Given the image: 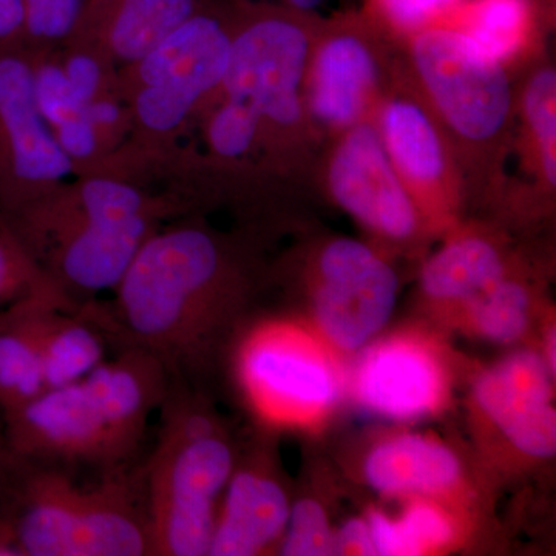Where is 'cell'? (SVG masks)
I'll list each match as a JSON object with an SVG mask.
<instances>
[{
    "instance_id": "cell-1",
    "label": "cell",
    "mask_w": 556,
    "mask_h": 556,
    "mask_svg": "<svg viewBox=\"0 0 556 556\" xmlns=\"http://www.w3.org/2000/svg\"><path fill=\"white\" fill-rule=\"evenodd\" d=\"M252 262L190 212L161 226L109 300L84 309L110 339L113 353L144 351L174 382L200 388L219 340L254 287Z\"/></svg>"
},
{
    "instance_id": "cell-2",
    "label": "cell",
    "mask_w": 556,
    "mask_h": 556,
    "mask_svg": "<svg viewBox=\"0 0 556 556\" xmlns=\"http://www.w3.org/2000/svg\"><path fill=\"white\" fill-rule=\"evenodd\" d=\"M190 212L169 190L79 174L3 219L54 291L79 308L112 292L146 241Z\"/></svg>"
},
{
    "instance_id": "cell-3",
    "label": "cell",
    "mask_w": 556,
    "mask_h": 556,
    "mask_svg": "<svg viewBox=\"0 0 556 556\" xmlns=\"http://www.w3.org/2000/svg\"><path fill=\"white\" fill-rule=\"evenodd\" d=\"M166 390L156 362L138 351H119L87 378L49 388L3 416V447L75 471L105 475L135 466Z\"/></svg>"
},
{
    "instance_id": "cell-4",
    "label": "cell",
    "mask_w": 556,
    "mask_h": 556,
    "mask_svg": "<svg viewBox=\"0 0 556 556\" xmlns=\"http://www.w3.org/2000/svg\"><path fill=\"white\" fill-rule=\"evenodd\" d=\"M78 471L0 453L9 519L25 556H152L141 463L80 484Z\"/></svg>"
},
{
    "instance_id": "cell-5",
    "label": "cell",
    "mask_w": 556,
    "mask_h": 556,
    "mask_svg": "<svg viewBox=\"0 0 556 556\" xmlns=\"http://www.w3.org/2000/svg\"><path fill=\"white\" fill-rule=\"evenodd\" d=\"M233 20L236 0H208L144 56L118 68L129 137L100 172L126 177L181 142L225 79Z\"/></svg>"
},
{
    "instance_id": "cell-6",
    "label": "cell",
    "mask_w": 556,
    "mask_h": 556,
    "mask_svg": "<svg viewBox=\"0 0 556 556\" xmlns=\"http://www.w3.org/2000/svg\"><path fill=\"white\" fill-rule=\"evenodd\" d=\"M141 463L152 556H206L237 455L200 388L170 380Z\"/></svg>"
},
{
    "instance_id": "cell-7",
    "label": "cell",
    "mask_w": 556,
    "mask_h": 556,
    "mask_svg": "<svg viewBox=\"0 0 556 556\" xmlns=\"http://www.w3.org/2000/svg\"><path fill=\"white\" fill-rule=\"evenodd\" d=\"M321 21L281 3L237 0L229 64L218 93L243 101L258 119L266 170L298 179L318 137L306 113V67Z\"/></svg>"
},
{
    "instance_id": "cell-8",
    "label": "cell",
    "mask_w": 556,
    "mask_h": 556,
    "mask_svg": "<svg viewBox=\"0 0 556 556\" xmlns=\"http://www.w3.org/2000/svg\"><path fill=\"white\" fill-rule=\"evenodd\" d=\"M399 47L408 78L452 142L467 190L503 179L517 121L510 68L453 25L428 28Z\"/></svg>"
},
{
    "instance_id": "cell-9",
    "label": "cell",
    "mask_w": 556,
    "mask_h": 556,
    "mask_svg": "<svg viewBox=\"0 0 556 556\" xmlns=\"http://www.w3.org/2000/svg\"><path fill=\"white\" fill-rule=\"evenodd\" d=\"M365 14L321 22L306 67V113L318 138L371 121L401 70V50Z\"/></svg>"
},
{
    "instance_id": "cell-10",
    "label": "cell",
    "mask_w": 556,
    "mask_h": 556,
    "mask_svg": "<svg viewBox=\"0 0 556 556\" xmlns=\"http://www.w3.org/2000/svg\"><path fill=\"white\" fill-rule=\"evenodd\" d=\"M371 121L420 214H452L467 192L466 178L447 134L408 78L404 62Z\"/></svg>"
},
{
    "instance_id": "cell-11",
    "label": "cell",
    "mask_w": 556,
    "mask_h": 556,
    "mask_svg": "<svg viewBox=\"0 0 556 556\" xmlns=\"http://www.w3.org/2000/svg\"><path fill=\"white\" fill-rule=\"evenodd\" d=\"M76 175L36 100L27 51L0 50V217Z\"/></svg>"
},
{
    "instance_id": "cell-12",
    "label": "cell",
    "mask_w": 556,
    "mask_h": 556,
    "mask_svg": "<svg viewBox=\"0 0 556 556\" xmlns=\"http://www.w3.org/2000/svg\"><path fill=\"white\" fill-rule=\"evenodd\" d=\"M329 139L320 177L331 200L380 239H415L424 215L388 159L372 121Z\"/></svg>"
},
{
    "instance_id": "cell-13",
    "label": "cell",
    "mask_w": 556,
    "mask_h": 556,
    "mask_svg": "<svg viewBox=\"0 0 556 556\" xmlns=\"http://www.w3.org/2000/svg\"><path fill=\"white\" fill-rule=\"evenodd\" d=\"M314 313L324 334L345 351L361 350L386 327L399 294V277L379 252L353 239H336L317 258Z\"/></svg>"
},
{
    "instance_id": "cell-14",
    "label": "cell",
    "mask_w": 556,
    "mask_h": 556,
    "mask_svg": "<svg viewBox=\"0 0 556 556\" xmlns=\"http://www.w3.org/2000/svg\"><path fill=\"white\" fill-rule=\"evenodd\" d=\"M546 362L521 351L486 369L475 382L479 408L526 455L555 456L556 413Z\"/></svg>"
},
{
    "instance_id": "cell-15",
    "label": "cell",
    "mask_w": 556,
    "mask_h": 556,
    "mask_svg": "<svg viewBox=\"0 0 556 556\" xmlns=\"http://www.w3.org/2000/svg\"><path fill=\"white\" fill-rule=\"evenodd\" d=\"M291 503L287 490L265 467H233L219 501L211 556H254L280 543Z\"/></svg>"
},
{
    "instance_id": "cell-16",
    "label": "cell",
    "mask_w": 556,
    "mask_h": 556,
    "mask_svg": "<svg viewBox=\"0 0 556 556\" xmlns=\"http://www.w3.org/2000/svg\"><path fill=\"white\" fill-rule=\"evenodd\" d=\"M208 0H84L72 42L101 51L116 67L144 56Z\"/></svg>"
},
{
    "instance_id": "cell-17",
    "label": "cell",
    "mask_w": 556,
    "mask_h": 556,
    "mask_svg": "<svg viewBox=\"0 0 556 556\" xmlns=\"http://www.w3.org/2000/svg\"><path fill=\"white\" fill-rule=\"evenodd\" d=\"M357 394L365 407L388 419H417L433 412L441 401V369L415 343H383L362 361Z\"/></svg>"
},
{
    "instance_id": "cell-18",
    "label": "cell",
    "mask_w": 556,
    "mask_h": 556,
    "mask_svg": "<svg viewBox=\"0 0 556 556\" xmlns=\"http://www.w3.org/2000/svg\"><path fill=\"white\" fill-rule=\"evenodd\" d=\"M455 453L433 439L404 434L380 442L365 460V479L380 495H431L460 478Z\"/></svg>"
},
{
    "instance_id": "cell-19",
    "label": "cell",
    "mask_w": 556,
    "mask_h": 556,
    "mask_svg": "<svg viewBox=\"0 0 556 556\" xmlns=\"http://www.w3.org/2000/svg\"><path fill=\"white\" fill-rule=\"evenodd\" d=\"M38 331L47 390L87 378L113 353L104 329L83 306L67 309L46 300L38 313Z\"/></svg>"
},
{
    "instance_id": "cell-20",
    "label": "cell",
    "mask_w": 556,
    "mask_h": 556,
    "mask_svg": "<svg viewBox=\"0 0 556 556\" xmlns=\"http://www.w3.org/2000/svg\"><path fill=\"white\" fill-rule=\"evenodd\" d=\"M249 382L294 407L328 408L339 397L334 371L321 358L287 343H260L247 357Z\"/></svg>"
},
{
    "instance_id": "cell-21",
    "label": "cell",
    "mask_w": 556,
    "mask_h": 556,
    "mask_svg": "<svg viewBox=\"0 0 556 556\" xmlns=\"http://www.w3.org/2000/svg\"><path fill=\"white\" fill-rule=\"evenodd\" d=\"M27 51V50H25ZM36 100L76 175L91 174L102 161L100 142L91 127L87 105L70 86L56 51L30 53Z\"/></svg>"
},
{
    "instance_id": "cell-22",
    "label": "cell",
    "mask_w": 556,
    "mask_h": 556,
    "mask_svg": "<svg viewBox=\"0 0 556 556\" xmlns=\"http://www.w3.org/2000/svg\"><path fill=\"white\" fill-rule=\"evenodd\" d=\"M49 295H30L0 311V415L9 416L47 390L38 313ZM61 306L62 303H60ZM65 308V306H64ZM68 309V308H67Z\"/></svg>"
},
{
    "instance_id": "cell-23",
    "label": "cell",
    "mask_w": 556,
    "mask_h": 556,
    "mask_svg": "<svg viewBox=\"0 0 556 556\" xmlns=\"http://www.w3.org/2000/svg\"><path fill=\"white\" fill-rule=\"evenodd\" d=\"M506 276V263L492 240L477 233L457 236L424 263L420 287L441 302L471 300Z\"/></svg>"
},
{
    "instance_id": "cell-24",
    "label": "cell",
    "mask_w": 556,
    "mask_h": 556,
    "mask_svg": "<svg viewBox=\"0 0 556 556\" xmlns=\"http://www.w3.org/2000/svg\"><path fill=\"white\" fill-rule=\"evenodd\" d=\"M450 25L510 70L535 50L538 17L532 0H466Z\"/></svg>"
},
{
    "instance_id": "cell-25",
    "label": "cell",
    "mask_w": 556,
    "mask_h": 556,
    "mask_svg": "<svg viewBox=\"0 0 556 556\" xmlns=\"http://www.w3.org/2000/svg\"><path fill=\"white\" fill-rule=\"evenodd\" d=\"M526 169L547 192L556 188V72L538 62L517 89Z\"/></svg>"
},
{
    "instance_id": "cell-26",
    "label": "cell",
    "mask_w": 556,
    "mask_h": 556,
    "mask_svg": "<svg viewBox=\"0 0 556 556\" xmlns=\"http://www.w3.org/2000/svg\"><path fill=\"white\" fill-rule=\"evenodd\" d=\"M367 522L379 556L424 555L445 546L453 538L447 517L427 504L409 507L401 519L375 510Z\"/></svg>"
},
{
    "instance_id": "cell-27",
    "label": "cell",
    "mask_w": 556,
    "mask_h": 556,
    "mask_svg": "<svg viewBox=\"0 0 556 556\" xmlns=\"http://www.w3.org/2000/svg\"><path fill=\"white\" fill-rule=\"evenodd\" d=\"M529 305L525 285L506 276L468 300L473 327L482 338L497 343L521 338L529 321Z\"/></svg>"
},
{
    "instance_id": "cell-28",
    "label": "cell",
    "mask_w": 556,
    "mask_h": 556,
    "mask_svg": "<svg viewBox=\"0 0 556 556\" xmlns=\"http://www.w3.org/2000/svg\"><path fill=\"white\" fill-rule=\"evenodd\" d=\"M466 0H367L365 16L401 43L417 33L455 22Z\"/></svg>"
},
{
    "instance_id": "cell-29",
    "label": "cell",
    "mask_w": 556,
    "mask_h": 556,
    "mask_svg": "<svg viewBox=\"0 0 556 556\" xmlns=\"http://www.w3.org/2000/svg\"><path fill=\"white\" fill-rule=\"evenodd\" d=\"M84 0H22L24 50H60L75 39Z\"/></svg>"
},
{
    "instance_id": "cell-30",
    "label": "cell",
    "mask_w": 556,
    "mask_h": 556,
    "mask_svg": "<svg viewBox=\"0 0 556 556\" xmlns=\"http://www.w3.org/2000/svg\"><path fill=\"white\" fill-rule=\"evenodd\" d=\"M38 294L49 295L61 302L65 308L75 309L39 273L20 241L11 232L5 219L0 217V308H5L17 300Z\"/></svg>"
},
{
    "instance_id": "cell-31",
    "label": "cell",
    "mask_w": 556,
    "mask_h": 556,
    "mask_svg": "<svg viewBox=\"0 0 556 556\" xmlns=\"http://www.w3.org/2000/svg\"><path fill=\"white\" fill-rule=\"evenodd\" d=\"M278 551L285 556L336 554V536L329 527L327 511L317 501L306 497L292 504Z\"/></svg>"
},
{
    "instance_id": "cell-32",
    "label": "cell",
    "mask_w": 556,
    "mask_h": 556,
    "mask_svg": "<svg viewBox=\"0 0 556 556\" xmlns=\"http://www.w3.org/2000/svg\"><path fill=\"white\" fill-rule=\"evenodd\" d=\"M336 554L376 556L375 543L365 519H350L336 536Z\"/></svg>"
},
{
    "instance_id": "cell-33",
    "label": "cell",
    "mask_w": 556,
    "mask_h": 556,
    "mask_svg": "<svg viewBox=\"0 0 556 556\" xmlns=\"http://www.w3.org/2000/svg\"><path fill=\"white\" fill-rule=\"evenodd\" d=\"M24 50L22 0H0V50Z\"/></svg>"
},
{
    "instance_id": "cell-34",
    "label": "cell",
    "mask_w": 556,
    "mask_h": 556,
    "mask_svg": "<svg viewBox=\"0 0 556 556\" xmlns=\"http://www.w3.org/2000/svg\"><path fill=\"white\" fill-rule=\"evenodd\" d=\"M0 556H25L9 519L0 515Z\"/></svg>"
},
{
    "instance_id": "cell-35",
    "label": "cell",
    "mask_w": 556,
    "mask_h": 556,
    "mask_svg": "<svg viewBox=\"0 0 556 556\" xmlns=\"http://www.w3.org/2000/svg\"><path fill=\"white\" fill-rule=\"evenodd\" d=\"M324 2L325 0H280L278 3L288 7V9L303 11V13H313Z\"/></svg>"
},
{
    "instance_id": "cell-36",
    "label": "cell",
    "mask_w": 556,
    "mask_h": 556,
    "mask_svg": "<svg viewBox=\"0 0 556 556\" xmlns=\"http://www.w3.org/2000/svg\"><path fill=\"white\" fill-rule=\"evenodd\" d=\"M546 342H547V345H546L547 357H546V361H544V362H546L548 371H551V375L554 376V378H555V372H556V356H555L556 338H555V329L554 328H552V331L548 332Z\"/></svg>"
},
{
    "instance_id": "cell-37",
    "label": "cell",
    "mask_w": 556,
    "mask_h": 556,
    "mask_svg": "<svg viewBox=\"0 0 556 556\" xmlns=\"http://www.w3.org/2000/svg\"><path fill=\"white\" fill-rule=\"evenodd\" d=\"M3 450V424L0 422V453Z\"/></svg>"
}]
</instances>
